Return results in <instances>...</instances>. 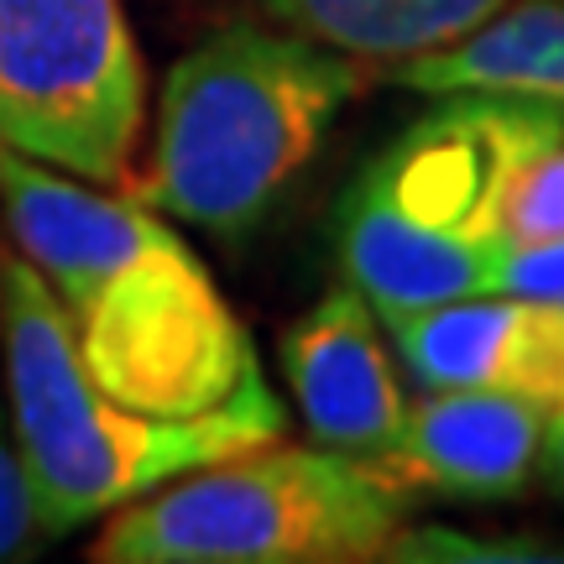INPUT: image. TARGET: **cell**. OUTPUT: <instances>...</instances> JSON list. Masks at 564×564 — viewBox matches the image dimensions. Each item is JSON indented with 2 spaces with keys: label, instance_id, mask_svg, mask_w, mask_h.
I'll list each match as a JSON object with an SVG mask.
<instances>
[{
  "label": "cell",
  "instance_id": "cell-15",
  "mask_svg": "<svg viewBox=\"0 0 564 564\" xmlns=\"http://www.w3.org/2000/svg\"><path fill=\"white\" fill-rule=\"evenodd\" d=\"M37 518H32V491L21 476L17 444H11V423H6V398H0V564L21 560L37 549Z\"/></svg>",
  "mask_w": 564,
  "mask_h": 564
},
{
  "label": "cell",
  "instance_id": "cell-2",
  "mask_svg": "<svg viewBox=\"0 0 564 564\" xmlns=\"http://www.w3.org/2000/svg\"><path fill=\"white\" fill-rule=\"evenodd\" d=\"M0 392L42 539H68L199 465L288 434V408L262 371L194 419L110 403L79 366L58 299L17 251L0 257Z\"/></svg>",
  "mask_w": 564,
  "mask_h": 564
},
{
  "label": "cell",
  "instance_id": "cell-8",
  "mask_svg": "<svg viewBox=\"0 0 564 564\" xmlns=\"http://www.w3.org/2000/svg\"><path fill=\"white\" fill-rule=\"evenodd\" d=\"M549 403L502 387H440L408 403L403 434L382 455V470L419 497L502 502L518 497L539 470Z\"/></svg>",
  "mask_w": 564,
  "mask_h": 564
},
{
  "label": "cell",
  "instance_id": "cell-13",
  "mask_svg": "<svg viewBox=\"0 0 564 564\" xmlns=\"http://www.w3.org/2000/svg\"><path fill=\"white\" fill-rule=\"evenodd\" d=\"M377 560L398 564H564V549L539 539H481L460 528H398Z\"/></svg>",
  "mask_w": 564,
  "mask_h": 564
},
{
  "label": "cell",
  "instance_id": "cell-11",
  "mask_svg": "<svg viewBox=\"0 0 564 564\" xmlns=\"http://www.w3.org/2000/svg\"><path fill=\"white\" fill-rule=\"evenodd\" d=\"M246 17L371 63H403L476 32L507 0H236Z\"/></svg>",
  "mask_w": 564,
  "mask_h": 564
},
{
  "label": "cell",
  "instance_id": "cell-16",
  "mask_svg": "<svg viewBox=\"0 0 564 564\" xmlns=\"http://www.w3.org/2000/svg\"><path fill=\"white\" fill-rule=\"evenodd\" d=\"M549 491H564V392L549 403V419H544V440H539V470Z\"/></svg>",
  "mask_w": 564,
  "mask_h": 564
},
{
  "label": "cell",
  "instance_id": "cell-1",
  "mask_svg": "<svg viewBox=\"0 0 564 564\" xmlns=\"http://www.w3.org/2000/svg\"><path fill=\"white\" fill-rule=\"evenodd\" d=\"M0 215L110 403L194 419L262 371L236 308L158 209L0 147Z\"/></svg>",
  "mask_w": 564,
  "mask_h": 564
},
{
  "label": "cell",
  "instance_id": "cell-6",
  "mask_svg": "<svg viewBox=\"0 0 564 564\" xmlns=\"http://www.w3.org/2000/svg\"><path fill=\"white\" fill-rule=\"evenodd\" d=\"M147 74L121 0H0V147L95 188L126 183Z\"/></svg>",
  "mask_w": 564,
  "mask_h": 564
},
{
  "label": "cell",
  "instance_id": "cell-10",
  "mask_svg": "<svg viewBox=\"0 0 564 564\" xmlns=\"http://www.w3.org/2000/svg\"><path fill=\"white\" fill-rule=\"evenodd\" d=\"M419 95H523L564 105V0H507L449 47L387 63Z\"/></svg>",
  "mask_w": 564,
  "mask_h": 564
},
{
  "label": "cell",
  "instance_id": "cell-4",
  "mask_svg": "<svg viewBox=\"0 0 564 564\" xmlns=\"http://www.w3.org/2000/svg\"><path fill=\"white\" fill-rule=\"evenodd\" d=\"M335 204L345 282L371 314L486 293L502 251V188L528 152L564 137V105L523 95H434Z\"/></svg>",
  "mask_w": 564,
  "mask_h": 564
},
{
  "label": "cell",
  "instance_id": "cell-14",
  "mask_svg": "<svg viewBox=\"0 0 564 564\" xmlns=\"http://www.w3.org/2000/svg\"><path fill=\"white\" fill-rule=\"evenodd\" d=\"M486 293H512V299L554 303L564 308V236L554 241H502Z\"/></svg>",
  "mask_w": 564,
  "mask_h": 564
},
{
  "label": "cell",
  "instance_id": "cell-9",
  "mask_svg": "<svg viewBox=\"0 0 564 564\" xmlns=\"http://www.w3.org/2000/svg\"><path fill=\"white\" fill-rule=\"evenodd\" d=\"M408 377L440 387H502L554 403L564 392V308L512 293H465L429 308L382 314Z\"/></svg>",
  "mask_w": 564,
  "mask_h": 564
},
{
  "label": "cell",
  "instance_id": "cell-3",
  "mask_svg": "<svg viewBox=\"0 0 564 564\" xmlns=\"http://www.w3.org/2000/svg\"><path fill=\"white\" fill-rule=\"evenodd\" d=\"M356 89L361 58L257 17L225 21L167 68L152 162L131 199L209 236H246L308 167Z\"/></svg>",
  "mask_w": 564,
  "mask_h": 564
},
{
  "label": "cell",
  "instance_id": "cell-7",
  "mask_svg": "<svg viewBox=\"0 0 564 564\" xmlns=\"http://www.w3.org/2000/svg\"><path fill=\"white\" fill-rule=\"evenodd\" d=\"M278 356L308 434L324 449L382 465L403 434L408 392L387 356L382 319L371 314V303L350 282L329 288L282 329Z\"/></svg>",
  "mask_w": 564,
  "mask_h": 564
},
{
  "label": "cell",
  "instance_id": "cell-12",
  "mask_svg": "<svg viewBox=\"0 0 564 564\" xmlns=\"http://www.w3.org/2000/svg\"><path fill=\"white\" fill-rule=\"evenodd\" d=\"M554 236H564V137L528 152L502 188V241H554Z\"/></svg>",
  "mask_w": 564,
  "mask_h": 564
},
{
  "label": "cell",
  "instance_id": "cell-5",
  "mask_svg": "<svg viewBox=\"0 0 564 564\" xmlns=\"http://www.w3.org/2000/svg\"><path fill=\"white\" fill-rule=\"evenodd\" d=\"M413 512L377 460L324 444H251L110 512L100 564H361Z\"/></svg>",
  "mask_w": 564,
  "mask_h": 564
}]
</instances>
